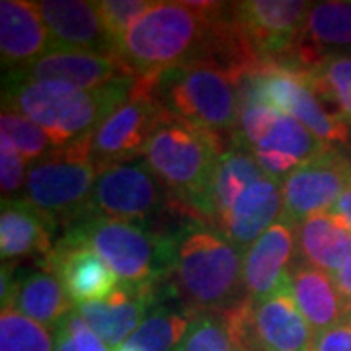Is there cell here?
<instances>
[{
  "instance_id": "cell-24",
  "label": "cell",
  "mask_w": 351,
  "mask_h": 351,
  "mask_svg": "<svg viewBox=\"0 0 351 351\" xmlns=\"http://www.w3.org/2000/svg\"><path fill=\"white\" fill-rule=\"evenodd\" d=\"M287 291L314 334L338 326L348 316V304L339 295L334 277L311 263L301 260L291 267Z\"/></svg>"
},
{
  "instance_id": "cell-40",
  "label": "cell",
  "mask_w": 351,
  "mask_h": 351,
  "mask_svg": "<svg viewBox=\"0 0 351 351\" xmlns=\"http://www.w3.org/2000/svg\"><path fill=\"white\" fill-rule=\"evenodd\" d=\"M346 322H351V304H350V308H348V316H346Z\"/></svg>"
},
{
  "instance_id": "cell-28",
  "label": "cell",
  "mask_w": 351,
  "mask_h": 351,
  "mask_svg": "<svg viewBox=\"0 0 351 351\" xmlns=\"http://www.w3.org/2000/svg\"><path fill=\"white\" fill-rule=\"evenodd\" d=\"M304 76L328 112L351 127V55L330 57Z\"/></svg>"
},
{
  "instance_id": "cell-13",
  "label": "cell",
  "mask_w": 351,
  "mask_h": 351,
  "mask_svg": "<svg viewBox=\"0 0 351 351\" xmlns=\"http://www.w3.org/2000/svg\"><path fill=\"white\" fill-rule=\"evenodd\" d=\"M162 281L129 285L121 283L108 299L76 306V313L110 350H119L160 302Z\"/></svg>"
},
{
  "instance_id": "cell-26",
  "label": "cell",
  "mask_w": 351,
  "mask_h": 351,
  "mask_svg": "<svg viewBox=\"0 0 351 351\" xmlns=\"http://www.w3.org/2000/svg\"><path fill=\"white\" fill-rule=\"evenodd\" d=\"M297 250L302 262L334 276L351 258V232L330 213L313 215L297 225Z\"/></svg>"
},
{
  "instance_id": "cell-36",
  "label": "cell",
  "mask_w": 351,
  "mask_h": 351,
  "mask_svg": "<svg viewBox=\"0 0 351 351\" xmlns=\"http://www.w3.org/2000/svg\"><path fill=\"white\" fill-rule=\"evenodd\" d=\"M336 221L346 226L351 232V184L346 188V191L338 197V201L332 205V209L328 211Z\"/></svg>"
},
{
  "instance_id": "cell-37",
  "label": "cell",
  "mask_w": 351,
  "mask_h": 351,
  "mask_svg": "<svg viewBox=\"0 0 351 351\" xmlns=\"http://www.w3.org/2000/svg\"><path fill=\"white\" fill-rule=\"evenodd\" d=\"M334 281H336V287H338L339 295L343 297V301L348 304V308H350L351 304V258L348 262L343 263L341 267H339L338 271L334 274Z\"/></svg>"
},
{
  "instance_id": "cell-27",
  "label": "cell",
  "mask_w": 351,
  "mask_h": 351,
  "mask_svg": "<svg viewBox=\"0 0 351 351\" xmlns=\"http://www.w3.org/2000/svg\"><path fill=\"white\" fill-rule=\"evenodd\" d=\"M191 314L180 304L158 302L137 332L119 348L123 351H176L188 332Z\"/></svg>"
},
{
  "instance_id": "cell-5",
  "label": "cell",
  "mask_w": 351,
  "mask_h": 351,
  "mask_svg": "<svg viewBox=\"0 0 351 351\" xmlns=\"http://www.w3.org/2000/svg\"><path fill=\"white\" fill-rule=\"evenodd\" d=\"M61 244L92 248L121 283L164 281L174 267L172 232H156L141 223L84 215L64 228Z\"/></svg>"
},
{
  "instance_id": "cell-41",
  "label": "cell",
  "mask_w": 351,
  "mask_h": 351,
  "mask_svg": "<svg viewBox=\"0 0 351 351\" xmlns=\"http://www.w3.org/2000/svg\"><path fill=\"white\" fill-rule=\"evenodd\" d=\"M117 351H123V350H117Z\"/></svg>"
},
{
  "instance_id": "cell-2",
  "label": "cell",
  "mask_w": 351,
  "mask_h": 351,
  "mask_svg": "<svg viewBox=\"0 0 351 351\" xmlns=\"http://www.w3.org/2000/svg\"><path fill=\"white\" fill-rule=\"evenodd\" d=\"M174 267L162 281L164 293L191 316L226 314L242 306L248 295L242 283L244 250L213 226L193 219L172 232Z\"/></svg>"
},
{
  "instance_id": "cell-9",
  "label": "cell",
  "mask_w": 351,
  "mask_h": 351,
  "mask_svg": "<svg viewBox=\"0 0 351 351\" xmlns=\"http://www.w3.org/2000/svg\"><path fill=\"white\" fill-rule=\"evenodd\" d=\"M164 115L166 112L152 98L149 86L135 80L131 94L88 137V156L98 172L138 158Z\"/></svg>"
},
{
  "instance_id": "cell-8",
  "label": "cell",
  "mask_w": 351,
  "mask_h": 351,
  "mask_svg": "<svg viewBox=\"0 0 351 351\" xmlns=\"http://www.w3.org/2000/svg\"><path fill=\"white\" fill-rule=\"evenodd\" d=\"M182 205L156 178L147 160L101 168L90 195L88 215L127 223H149L172 205Z\"/></svg>"
},
{
  "instance_id": "cell-16",
  "label": "cell",
  "mask_w": 351,
  "mask_h": 351,
  "mask_svg": "<svg viewBox=\"0 0 351 351\" xmlns=\"http://www.w3.org/2000/svg\"><path fill=\"white\" fill-rule=\"evenodd\" d=\"M263 176L254 154L242 143L234 141L221 154L207 188L199 197L191 201L189 211H193L195 219L221 232L237 199Z\"/></svg>"
},
{
  "instance_id": "cell-3",
  "label": "cell",
  "mask_w": 351,
  "mask_h": 351,
  "mask_svg": "<svg viewBox=\"0 0 351 351\" xmlns=\"http://www.w3.org/2000/svg\"><path fill=\"white\" fill-rule=\"evenodd\" d=\"M133 86V76H123L98 90L8 76L2 88V110L22 113L38 123L59 149H69L86 141Z\"/></svg>"
},
{
  "instance_id": "cell-21",
  "label": "cell",
  "mask_w": 351,
  "mask_h": 351,
  "mask_svg": "<svg viewBox=\"0 0 351 351\" xmlns=\"http://www.w3.org/2000/svg\"><path fill=\"white\" fill-rule=\"evenodd\" d=\"M57 223L25 199L2 201L0 254L4 263L22 258L47 260L55 250Z\"/></svg>"
},
{
  "instance_id": "cell-25",
  "label": "cell",
  "mask_w": 351,
  "mask_h": 351,
  "mask_svg": "<svg viewBox=\"0 0 351 351\" xmlns=\"http://www.w3.org/2000/svg\"><path fill=\"white\" fill-rule=\"evenodd\" d=\"M2 308H14L55 332L64 316L73 311V302L59 277L47 269H38L14 279L12 293Z\"/></svg>"
},
{
  "instance_id": "cell-22",
  "label": "cell",
  "mask_w": 351,
  "mask_h": 351,
  "mask_svg": "<svg viewBox=\"0 0 351 351\" xmlns=\"http://www.w3.org/2000/svg\"><path fill=\"white\" fill-rule=\"evenodd\" d=\"M51 51V38L38 2H0V53L2 64L18 71Z\"/></svg>"
},
{
  "instance_id": "cell-1",
  "label": "cell",
  "mask_w": 351,
  "mask_h": 351,
  "mask_svg": "<svg viewBox=\"0 0 351 351\" xmlns=\"http://www.w3.org/2000/svg\"><path fill=\"white\" fill-rule=\"evenodd\" d=\"M223 2H154L117 43L135 80H152L191 61H211Z\"/></svg>"
},
{
  "instance_id": "cell-4",
  "label": "cell",
  "mask_w": 351,
  "mask_h": 351,
  "mask_svg": "<svg viewBox=\"0 0 351 351\" xmlns=\"http://www.w3.org/2000/svg\"><path fill=\"white\" fill-rule=\"evenodd\" d=\"M164 112L205 129L226 147L239 133V80L213 61H191L152 80H141Z\"/></svg>"
},
{
  "instance_id": "cell-14",
  "label": "cell",
  "mask_w": 351,
  "mask_h": 351,
  "mask_svg": "<svg viewBox=\"0 0 351 351\" xmlns=\"http://www.w3.org/2000/svg\"><path fill=\"white\" fill-rule=\"evenodd\" d=\"M297 256V223L283 215L244 252L242 283L248 299L262 301L285 287Z\"/></svg>"
},
{
  "instance_id": "cell-15",
  "label": "cell",
  "mask_w": 351,
  "mask_h": 351,
  "mask_svg": "<svg viewBox=\"0 0 351 351\" xmlns=\"http://www.w3.org/2000/svg\"><path fill=\"white\" fill-rule=\"evenodd\" d=\"M336 55H351V2H313L301 36L281 66L306 73Z\"/></svg>"
},
{
  "instance_id": "cell-33",
  "label": "cell",
  "mask_w": 351,
  "mask_h": 351,
  "mask_svg": "<svg viewBox=\"0 0 351 351\" xmlns=\"http://www.w3.org/2000/svg\"><path fill=\"white\" fill-rule=\"evenodd\" d=\"M29 164L14 149L10 138L0 135V189L2 201L20 199L18 193L25 189Z\"/></svg>"
},
{
  "instance_id": "cell-39",
  "label": "cell",
  "mask_w": 351,
  "mask_h": 351,
  "mask_svg": "<svg viewBox=\"0 0 351 351\" xmlns=\"http://www.w3.org/2000/svg\"><path fill=\"white\" fill-rule=\"evenodd\" d=\"M343 151H346V154L350 156V160H351V138H350V143H348V147H346Z\"/></svg>"
},
{
  "instance_id": "cell-19",
  "label": "cell",
  "mask_w": 351,
  "mask_h": 351,
  "mask_svg": "<svg viewBox=\"0 0 351 351\" xmlns=\"http://www.w3.org/2000/svg\"><path fill=\"white\" fill-rule=\"evenodd\" d=\"M41 265L59 277L69 299L76 306L108 299L121 283L112 267L86 246L57 242L55 250Z\"/></svg>"
},
{
  "instance_id": "cell-32",
  "label": "cell",
  "mask_w": 351,
  "mask_h": 351,
  "mask_svg": "<svg viewBox=\"0 0 351 351\" xmlns=\"http://www.w3.org/2000/svg\"><path fill=\"white\" fill-rule=\"evenodd\" d=\"M151 0H96V8L101 16L108 34L112 36L117 51V43L123 39L129 27L151 8Z\"/></svg>"
},
{
  "instance_id": "cell-10",
  "label": "cell",
  "mask_w": 351,
  "mask_h": 351,
  "mask_svg": "<svg viewBox=\"0 0 351 351\" xmlns=\"http://www.w3.org/2000/svg\"><path fill=\"white\" fill-rule=\"evenodd\" d=\"M226 314L246 351L313 350V328L297 308L287 285L262 301L248 299Z\"/></svg>"
},
{
  "instance_id": "cell-35",
  "label": "cell",
  "mask_w": 351,
  "mask_h": 351,
  "mask_svg": "<svg viewBox=\"0 0 351 351\" xmlns=\"http://www.w3.org/2000/svg\"><path fill=\"white\" fill-rule=\"evenodd\" d=\"M311 351H351V322H339L338 326L314 334Z\"/></svg>"
},
{
  "instance_id": "cell-18",
  "label": "cell",
  "mask_w": 351,
  "mask_h": 351,
  "mask_svg": "<svg viewBox=\"0 0 351 351\" xmlns=\"http://www.w3.org/2000/svg\"><path fill=\"white\" fill-rule=\"evenodd\" d=\"M38 8L47 25L51 49H73L115 55L96 2L86 0H41Z\"/></svg>"
},
{
  "instance_id": "cell-23",
  "label": "cell",
  "mask_w": 351,
  "mask_h": 351,
  "mask_svg": "<svg viewBox=\"0 0 351 351\" xmlns=\"http://www.w3.org/2000/svg\"><path fill=\"white\" fill-rule=\"evenodd\" d=\"M283 184L269 176L254 182L240 195L226 217L221 234L240 250H248L256 240L283 217Z\"/></svg>"
},
{
  "instance_id": "cell-17",
  "label": "cell",
  "mask_w": 351,
  "mask_h": 351,
  "mask_svg": "<svg viewBox=\"0 0 351 351\" xmlns=\"http://www.w3.org/2000/svg\"><path fill=\"white\" fill-rule=\"evenodd\" d=\"M8 76L39 82H64L82 90H98L131 75L115 55L51 49L34 63L25 64L18 71H8Z\"/></svg>"
},
{
  "instance_id": "cell-7",
  "label": "cell",
  "mask_w": 351,
  "mask_h": 351,
  "mask_svg": "<svg viewBox=\"0 0 351 351\" xmlns=\"http://www.w3.org/2000/svg\"><path fill=\"white\" fill-rule=\"evenodd\" d=\"M86 141L29 164L24 195L20 197L64 228L88 215L98 178V168L88 156Z\"/></svg>"
},
{
  "instance_id": "cell-30",
  "label": "cell",
  "mask_w": 351,
  "mask_h": 351,
  "mask_svg": "<svg viewBox=\"0 0 351 351\" xmlns=\"http://www.w3.org/2000/svg\"><path fill=\"white\" fill-rule=\"evenodd\" d=\"M0 129H2L0 135L10 138L14 149L22 154V158L27 164L41 162L59 151H63L53 143V138L38 123H34L32 119H27L25 115L14 110H2Z\"/></svg>"
},
{
  "instance_id": "cell-29",
  "label": "cell",
  "mask_w": 351,
  "mask_h": 351,
  "mask_svg": "<svg viewBox=\"0 0 351 351\" xmlns=\"http://www.w3.org/2000/svg\"><path fill=\"white\" fill-rule=\"evenodd\" d=\"M176 351H246L228 314L201 313L191 316L188 332Z\"/></svg>"
},
{
  "instance_id": "cell-11",
  "label": "cell",
  "mask_w": 351,
  "mask_h": 351,
  "mask_svg": "<svg viewBox=\"0 0 351 351\" xmlns=\"http://www.w3.org/2000/svg\"><path fill=\"white\" fill-rule=\"evenodd\" d=\"M240 34L262 63H285L301 36L313 2L244 0L230 2Z\"/></svg>"
},
{
  "instance_id": "cell-12",
  "label": "cell",
  "mask_w": 351,
  "mask_h": 351,
  "mask_svg": "<svg viewBox=\"0 0 351 351\" xmlns=\"http://www.w3.org/2000/svg\"><path fill=\"white\" fill-rule=\"evenodd\" d=\"M351 184V160L343 149L326 147L283 182V215L293 223L330 211Z\"/></svg>"
},
{
  "instance_id": "cell-6",
  "label": "cell",
  "mask_w": 351,
  "mask_h": 351,
  "mask_svg": "<svg viewBox=\"0 0 351 351\" xmlns=\"http://www.w3.org/2000/svg\"><path fill=\"white\" fill-rule=\"evenodd\" d=\"M225 143L213 133L164 115L143 152L147 164L176 199L189 209L207 188Z\"/></svg>"
},
{
  "instance_id": "cell-34",
  "label": "cell",
  "mask_w": 351,
  "mask_h": 351,
  "mask_svg": "<svg viewBox=\"0 0 351 351\" xmlns=\"http://www.w3.org/2000/svg\"><path fill=\"white\" fill-rule=\"evenodd\" d=\"M69 328V334L75 341L76 351H110V348L101 341V338L88 326L76 311H71L63 318Z\"/></svg>"
},
{
  "instance_id": "cell-38",
  "label": "cell",
  "mask_w": 351,
  "mask_h": 351,
  "mask_svg": "<svg viewBox=\"0 0 351 351\" xmlns=\"http://www.w3.org/2000/svg\"><path fill=\"white\" fill-rule=\"evenodd\" d=\"M55 351H76L75 341L69 334V328L64 324V320H61V324L55 330Z\"/></svg>"
},
{
  "instance_id": "cell-31",
  "label": "cell",
  "mask_w": 351,
  "mask_h": 351,
  "mask_svg": "<svg viewBox=\"0 0 351 351\" xmlns=\"http://www.w3.org/2000/svg\"><path fill=\"white\" fill-rule=\"evenodd\" d=\"M0 351H55V341L49 328L14 308H2Z\"/></svg>"
},
{
  "instance_id": "cell-20",
  "label": "cell",
  "mask_w": 351,
  "mask_h": 351,
  "mask_svg": "<svg viewBox=\"0 0 351 351\" xmlns=\"http://www.w3.org/2000/svg\"><path fill=\"white\" fill-rule=\"evenodd\" d=\"M328 145L314 137L295 117L279 115L274 127L256 145L246 147L263 174L283 184L302 162L322 152Z\"/></svg>"
}]
</instances>
